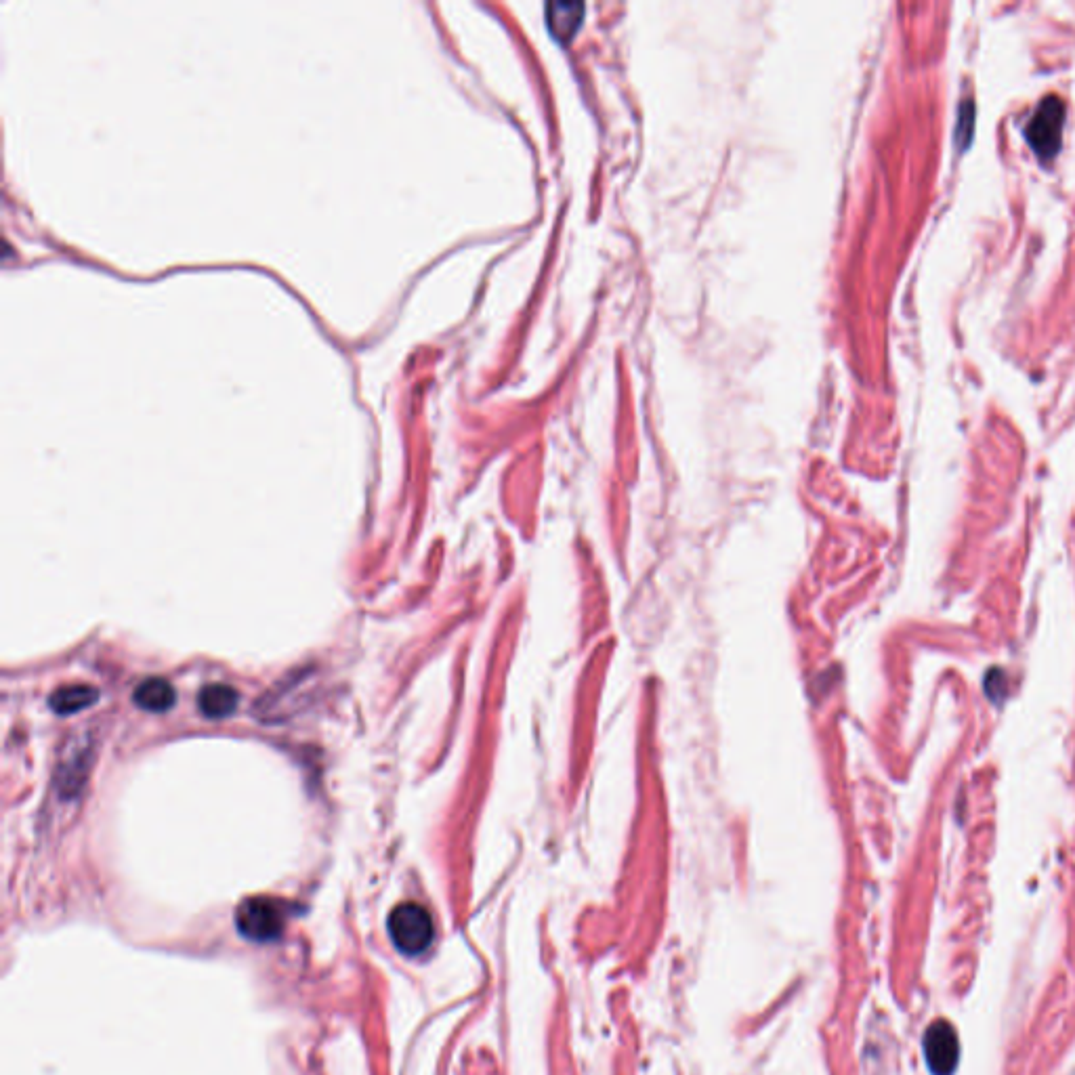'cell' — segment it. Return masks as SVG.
Listing matches in <instances>:
<instances>
[{"instance_id":"obj_1","label":"cell","mask_w":1075,"mask_h":1075,"mask_svg":"<svg viewBox=\"0 0 1075 1075\" xmlns=\"http://www.w3.org/2000/svg\"><path fill=\"white\" fill-rule=\"evenodd\" d=\"M1067 105L1061 97H1044L1025 126V139L1042 162H1050L1061 150Z\"/></svg>"},{"instance_id":"obj_2","label":"cell","mask_w":1075,"mask_h":1075,"mask_svg":"<svg viewBox=\"0 0 1075 1075\" xmlns=\"http://www.w3.org/2000/svg\"><path fill=\"white\" fill-rule=\"evenodd\" d=\"M288 922V905L273 897L246 899L236 914V926L244 939L269 943L282 937Z\"/></svg>"},{"instance_id":"obj_3","label":"cell","mask_w":1075,"mask_h":1075,"mask_svg":"<svg viewBox=\"0 0 1075 1075\" xmlns=\"http://www.w3.org/2000/svg\"><path fill=\"white\" fill-rule=\"evenodd\" d=\"M389 935L393 945L406 956H420L433 943L435 929L431 914L418 903H399L389 914Z\"/></svg>"},{"instance_id":"obj_4","label":"cell","mask_w":1075,"mask_h":1075,"mask_svg":"<svg viewBox=\"0 0 1075 1075\" xmlns=\"http://www.w3.org/2000/svg\"><path fill=\"white\" fill-rule=\"evenodd\" d=\"M924 1061L933 1075H954L960 1063V1042L950 1021H933L924 1034Z\"/></svg>"},{"instance_id":"obj_5","label":"cell","mask_w":1075,"mask_h":1075,"mask_svg":"<svg viewBox=\"0 0 1075 1075\" xmlns=\"http://www.w3.org/2000/svg\"><path fill=\"white\" fill-rule=\"evenodd\" d=\"M175 687L164 679H147L135 689V704L147 712H166L175 706Z\"/></svg>"},{"instance_id":"obj_6","label":"cell","mask_w":1075,"mask_h":1075,"mask_svg":"<svg viewBox=\"0 0 1075 1075\" xmlns=\"http://www.w3.org/2000/svg\"><path fill=\"white\" fill-rule=\"evenodd\" d=\"M198 706L206 719H225L238 708V691L229 685H208L200 691Z\"/></svg>"},{"instance_id":"obj_7","label":"cell","mask_w":1075,"mask_h":1075,"mask_svg":"<svg viewBox=\"0 0 1075 1075\" xmlns=\"http://www.w3.org/2000/svg\"><path fill=\"white\" fill-rule=\"evenodd\" d=\"M99 700V693L97 689L89 687V685H70V687H61L57 689L51 700H49V706L61 714H76L80 710H87L91 708L95 702Z\"/></svg>"},{"instance_id":"obj_8","label":"cell","mask_w":1075,"mask_h":1075,"mask_svg":"<svg viewBox=\"0 0 1075 1075\" xmlns=\"http://www.w3.org/2000/svg\"><path fill=\"white\" fill-rule=\"evenodd\" d=\"M548 24L559 38H572L580 26L584 5L582 3H551L546 9Z\"/></svg>"},{"instance_id":"obj_9","label":"cell","mask_w":1075,"mask_h":1075,"mask_svg":"<svg viewBox=\"0 0 1075 1075\" xmlns=\"http://www.w3.org/2000/svg\"><path fill=\"white\" fill-rule=\"evenodd\" d=\"M975 114H977V108L973 99H964L960 103V110H958V124H956V141L958 145L962 147V150H966L968 145H971L973 141V133H975Z\"/></svg>"}]
</instances>
